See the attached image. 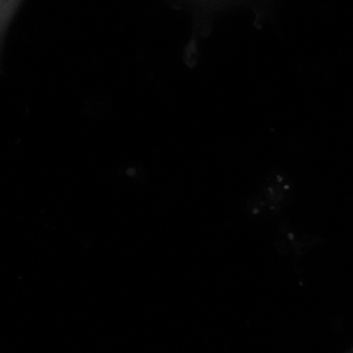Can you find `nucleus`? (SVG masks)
<instances>
[{
  "label": "nucleus",
  "instance_id": "nucleus-1",
  "mask_svg": "<svg viewBox=\"0 0 353 353\" xmlns=\"http://www.w3.org/2000/svg\"><path fill=\"white\" fill-rule=\"evenodd\" d=\"M348 353H353V348H352V350H351V351H350V352H348Z\"/></svg>",
  "mask_w": 353,
  "mask_h": 353
}]
</instances>
